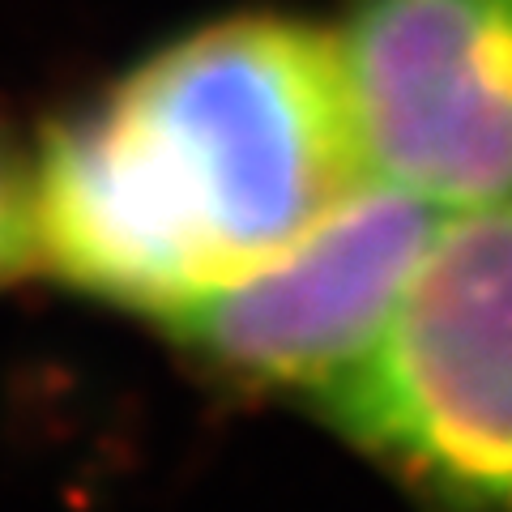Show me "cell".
I'll use <instances>...</instances> for the list:
<instances>
[{"label":"cell","mask_w":512,"mask_h":512,"mask_svg":"<svg viewBox=\"0 0 512 512\" xmlns=\"http://www.w3.org/2000/svg\"><path fill=\"white\" fill-rule=\"evenodd\" d=\"M35 265V218H30V171L0 137V286Z\"/></svg>","instance_id":"cell-5"},{"label":"cell","mask_w":512,"mask_h":512,"mask_svg":"<svg viewBox=\"0 0 512 512\" xmlns=\"http://www.w3.org/2000/svg\"><path fill=\"white\" fill-rule=\"evenodd\" d=\"M440 218L427 201L367 175L299 239L167 329L210 372L316 406L389 325Z\"/></svg>","instance_id":"cell-4"},{"label":"cell","mask_w":512,"mask_h":512,"mask_svg":"<svg viewBox=\"0 0 512 512\" xmlns=\"http://www.w3.org/2000/svg\"><path fill=\"white\" fill-rule=\"evenodd\" d=\"M316 410L423 512H512V205L444 214Z\"/></svg>","instance_id":"cell-2"},{"label":"cell","mask_w":512,"mask_h":512,"mask_svg":"<svg viewBox=\"0 0 512 512\" xmlns=\"http://www.w3.org/2000/svg\"><path fill=\"white\" fill-rule=\"evenodd\" d=\"M363 180L338 35L286 13L222 18L43 141L35 265L167 325Z\"/></svg>","instance_id":"cell-1"},{"label":"cell","mask_w":512,"mask_h":512,"mask_svg":"<svg viewBox=\"0 0 512 512\" xmlns=\"http://www.w3.org/2000/svg\"><path fill=\"white\" fill-rule=\"evenodd\" d=\"M333 35L372 180L440 214L512 205V0H350Z\"/></svg>","instance_id":"cell-3"}]
</instances>
